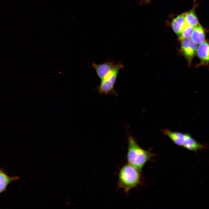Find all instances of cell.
Wrapping results in <instances>:
<instances>
[{
	"label": "cell",
	"instance_id": "6da1fadb",
	"mask_svg": "<svg viewBox=\"0 0 209 209\" xmlns=\"http://www.w3.org/2000/svg\"><path fill=\"white\" fill-rule=\"evenodd\" d=\"M127 139V158L128 163L141 172L145 164L155 154L141 147L132 136H129Z\"/></svg>",
	"mask_w": 209,
	"mask_h": 209
},
{
	"label": "cell",
	"instance_id": "7a4b0ae2",
	"mask_svg": "<svg viewBox=\"0 0 209 209\" xmlns=\"http://www.w3.org/2000/svg\"><path fill=\"white\" fill-rule=\"evenodd\" d=\"M141 172L128 163L125 165L119 172L118 187L128 194L131 189L136 187L141 183Z\"/></svg>",
	"mask_w": 209,
	"mask_h": 209
},
{
	"label": "cell",
	"instance_id": "3957f363",
	"mask_svg": "<svg viewBox=\"0 0 209 209\" xmlns=\"http://www.w3.org/2000/svg\"><path fill=\"white\" fill-rule=\"evenodd\" d=\"M161 132L175 144L188 150L197 152L204 148L188 133L173 131L168 129H162Z\"/></svg>",
	"mask_w": 209,
	"mask_h": 209
},
{
	"label": "cell",
	"instance_id": "277c9868",
	"mask_svg": "<svg viewBox=\"0 0 209 209\" xmlns=\"http://www.w3.org/2000/svg\"><path fill=\"white\" fill-rule=\"evenodd\" d=\"M123 67L122 63L116 64L113 69L101 80L100 84L98 87V90L100 94L116 95L114 88V85L118 72Z\"/></svg>",
	"mask_w": 209,
	"mask_h": 209
},
{
	"label": "cell",
	"instance_id": "5b68a950",
	"mask_svg": "<svg viewBox=\"0 0 209 209\" xmlns=\"http://www.w3.org/2000/svg\"><path fill=\"white\" fill-rule=\"evenodd\" d=\"M181 42V51L188 62L190 63L197 53V44L189 38Z\"/></svg>",
	"mask_w": 209,
	"mask_h": 209
},
{
	"label": "cell",
	"instance_id": "8992f818",
	"mask_svg": "<svg viewBox=\"0 0 209 209\" xmlns=\"http://www.w3.org/2000/svg\"><path fill=\"white\" fill-rule=\"evenodd\" d=\"M115 65L113 62L107 61L98 64L93 63L92 66L98 77L101 80L113 69Z\"/></svg>",
	"mask_w": 209,
	"mask_h": 209
},
{
	"label": "cell",
	"instance_id": "52a82bcc",
	"mask_svg": "<svg viewBox=\"0 0 209 209\" xmlns=\"http://www.w3.org/2000/svg\"><path fill=\"white\" fill-rule=\"evenodd\" d=\"M197 56L200 60V64L202 65L207 64L209 63V43L204 41L199 45L197 48Z\"/></svg>",
	"mask_w": 209,
	"mask_h": 209
},
{
	"label": "cell",
	"instance_id": "ba28073f",
	"mask_svg": "<svg viewBox=\"0 0 209 209\" xmlns=\"http://www.w3.org/2000/svg\"><path fill=\"white\" fill-rule=\"evenodd\" d=\"M186 24L184 13L179 15L174 19L171 23L173 30L178 36L180 34Z\"/></svg>",
	"mask_w": 209,
	"mask_h": 209
},
{
	"label": "cell",
	"instance_id": "9c48e42d",
	"mask_svg": "<svg viewBox=\"0 0 209 209\" xmlns=\"http://www.w3.org/2000/svg\"><path fill=\"white\" fill-rule=\"evenodd\" d=\"M19 179L18 176H9L3 169L0 170V194L6 190L12 181Z\"/></svg>",
	"mask_w": 209,
	"mask_h": 209
},
{
	"label": "cell",
	"instance_id": "30bf717a",
	"mask_svg": "<svg viewBox=\"0 0 209 209\" xmlns=\"http://www.w3.org/2000/svg\"><path fill=\"white\" fill-rule=\"evenodd\" d=\"M191 39L197 44L203 42L205 39L204 30L202 26L199 25L194 27L191 36Z\"/></svg>",
	"mask_w": 209,
	"mask_h": 209
},
{
	"label": "cell",
	"instance_id": "8fae6325",
	"mask_svg": "<svg viewBox=\"0 0 209 209\" xmlns=\"http://www.w3.org/2000/svg\"><path fill=\"white\" fill-rule=\"evenodd\" d=\"M185 19L186 24L194 27L199 25V22L194 10L192 9L184 13Z\"/></svg>",
	"mask_w": 209,
	"mask_h": 209
},
{
	"label": "cell",
	"instance_id": "7c38bea8",
	"mask_svg": "<svg viewBox=\"0 0 209 209\" xmlns=\"http://www.w3.org/2000/svg\"><path fill=\"white\" fill-rule=\"evenodd\" d=\"M194 27L192 26L186 24L180 34L179 36V40L182 41L189 39L191 35Z\"/></svg>",
	"mask_w": 209,
	"mask_h": 209
},
{
	"label": "cell",
	"instance_id": "4fadbf2b",
	"mask_svg": "<svg viewBox=\"0 0 209 209\" xmlns=\"http://www.w3.org/2000/svg\"><path fill=\"white\" fill-rule=\"evenodd\" d=\"M142 0L144 1H149L150 0Z\"/></svg>",
	"mask_w": 209,
	"mask_h": 209
}]
</instances>
